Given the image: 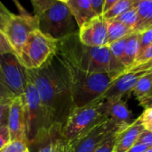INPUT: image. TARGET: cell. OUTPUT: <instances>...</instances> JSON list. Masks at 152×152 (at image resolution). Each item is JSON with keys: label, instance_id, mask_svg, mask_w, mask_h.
Masks as SVG:
<instances>
[{"label": "cell", "instance_id": "1", "mask_svg": "<svg viewBox=\"0 0 152 152\" xmlns=\"http://www.w3.org/2000/svg\"><path fill=\"white\" fill-rule=\"evenodd\" d=\"M28 79L36 87L51 123L63 125L74 108L67 70L54 55L40 68L27 69Z\"/></svg>", "mask_w": 152, "mask_h": 152}, {"label": "cell", "instance_id": "2", "mask_svg": "<svg viewBox=\"0 0 152 152\" xmlns=\"http://www.w3.org/2000/svg\"><path fill=\"white\" fill-rule=\"evenodd\" d=\"M56 52L64 60L86 73L120 75L126 70V67L113 56L109 46H85L80 42L78 33L58 40Z\"/></svg>", "mask_w": 152, "mask_h": 152}, {"label": "cell", "instance_id": "3", "mask_svg": "<svg viewBox=\"0 0 152 152\" xmlns=\"http://www.w3.org/2000/svg\"><path fill=\"white\" fill-rule=\"evenodd\" d=\"M56 54L67 70L74 108L84 107L101 99L108 90L110 84L119 76L115 73H92L84 72L64 60L57 52Z\"/></svg>", "mask_w": 152, "mask_h": 152}, {"label": "cell", "instance_id": "4", "mask_svg": "<svg viewBox=\"0 0 152 152\" xmlns=\"http://www.w3.org/2000/svg\"><path fill=\"white\" fill-rule=\"evenodd\" d=\"M106 119L102 98L86 106L74 108L61 127L62 139L72 142Z\"/></svg>", "mask_w": 152, "mask_h": 152}, {"label": "cell", "instance_id": "5", "mask_svg": "<svg viewBox=\"0 0 152 152\" xmlns=\"http://www.w3.org/2000/svg\"><path fill=\"white\" fill-rule=\"evenodd\" d=\"M36 16L38 21V30L55 40L78 33V24L65 3L56 0L52 6Z\"/></svg>", "mask_w": 152, "mask_h": 152}, {"label": "cell", "instance_id": "6", "mask_svg": "<svg viewBox=\"0 0 152 152\" xmlns=\"http://www.w3.org/2000/svg\"><path fill=\"white\" fill-rule=\"evenodd\" d=\"M57 43L58 40L36 30L28 36L18 58L26 69H38L54 55Z\"/></svg>", "mask_w": 152, "mask_h": 152}, {"label": "cell", "instance_id": "7", "mask_svg": "<svg viewBox=\"0 0 152 152\" xmlns=\"http://www.w3.org/2000/svg\"><path fill=\"white\" fill-rule=\"evenodd\" d=\"M21 97L25 106L27 140L28 142L32 141L39 132L50 127L53 124L41 102L35 85L28 81V79L25 91Z\"/></svg>", "mask_w": 152, "mask_h": 152}, {"label": "cell", "instance_id": "8", "mask_svg": "<svg viewBox=\"0 0 152 152\" xmlns=\"http://www.w3.org/2000/svg\"><path fill=\"white\" fill-rule=\"evenodd\" d=\"M127 126L129 125H119L108 118L74 142H68L69 145V152H94L110 137Z\"/></svg>", "mask_w": 152, "mask_h": 152}, {"label": "cell", "instance_id": "9", "mask_svg": "<svg viewBox=\"0 0 152 152\" xmlns=\"http://www.w3.org/2000/svg\"><path fill=\"white\" fill-rule=\"evenodd\" d=\"M0 73L7 89L16 97H21L28 83L27 69L14 53L0 54Z\"/></svg>", "mask_w": 152, "mask_h": 152}, {"label": "cell", "instance_id": "10", "mask_svg": "<svg viewBox=\"0 0 152 152\" xmlns=\"http://www.w3.org/2000/svg\"><path fill=\"white\" fill-rule=\"evenodd\" d=\"M107 20L102 15L95 16L79 28L78 39L87 47L107 46Z\"/></svg>", "mask_w": 152, "mask_h": 152}, {"label": "cell", "instance_id": "11", "mask_svg": "<svg viewBox=\"0 0 152 152\" xmlns=\"http://www.w3.org/2000/svg\"><path fill=\"white\" fill-rule=\"evenodd\" d=\"M7 126L10 133V142L25 141L28 142L25 106L22 97H16L10 103Z\"/></svg>", "mask_w": 152, "mask_h": 152}, {"label": "cell", "instance_id": "12", "mask_svg": "<svg viewBox=\"0 0 152 152\" xmlns=\"http://www.w3.org/2000/svg\"><path fill=\"white\" fill-rule=\"evenodd\" d=\"M61 125L54 124L39 132L28 142V152H55L58 143L62 140Z\"/></svg>", "mask_w": 152, "mask_h": 152}, {"label": "cell", "instance_id": "13", "mask_svg": "<svg viewBox=\"0 0 152 152\" xmlns=\"http://www.w3.org/2000/svg\"><path fill=\"white\" fill-rule=\"evenodd\" d=\"M103 109L108 118L119 125H130L136 120L133 118V115L127 107L126 98L103 99Z\"/></svg>", "mask_w": 152, "mask_h": 152}, {"label": "cell", "instance_id": "14", "mask_svg": "<svg viewBox=\"0 0 152 152\" xmlns=\"http://www.w3.org/2000/svg\"><path fill=\"white\" fill-rule=\"evenodd\" d=\"M145 130L142 124L138 118L125 128L120 131L116 136V143L113 152H126L132 146L136 143L139 135Z\"/></svg>", "mask_w": 152, "mask_h": 152}, {"label": "cell", "instance_id": "15", "mask_svg": "<svg viewBox=\"0 0 152 152\" xmlns=\"http://www.w3.org/2000/svg\"><path fill=\"white\" fill-rule=\"evenodd\" d=\"M66 4L72 13L79 28L97 16L92 8L90 0H68Z\"/></svg>", "mask_w": 152, "mask_h": 152}, {"label": "cell", "instance_id": "16", "mask_svg": "<svg viewBox=\"0 0 152 152\" xmlns=\"http://www.w3.org/2000/svg\"><path fill=\"white\" fill-rule=\"evenodd\" d=\"M134 7L139 18L134 30L141 32L152 28V0H135Z\"/></svg>", "mask_w": 152, "mask_h": 152}, {"label": "cell", "instance_id": "17", "mask_svg": "<svg viewBox=\"0 0 152 152\" xmlns=\"http://www.w3.org/2000/svg\"><path fill=\"white\" fill-rule=\"evenodd\" d=\"M107 26V46L134 32L133 28L125 25L115 19L108 20Z\"/></svg>", "mask_w": 152, "mask_h": 152}, {"label": "cell", "instance_id": "18", "mask_svg": "<svg viewBox=\"0 0 152 152\" xmlns=\"http://www.w3.org/2000/svg\"><path fill=\"white\" fill-rule=\"evenodd\" d=\"M139 39H140V33L136 32V31L130 34L127 38V40L126 43V47H125L127 69L130 68L134 64L136 57L138 56L139 41H140Z\"/></svg>", "mask_w": 152, "mask_h": 152}, {"label": "cell", "instance_id": "19", "mask_svg": "<svg viewBox=\"0 0 152 152\" xmlns=\"http://www.w3.org/2000/svg\"><path fill=\"white\" fill-rule=\"evenodd\" d=\"M152 90V73H149L142 76L134 88L133 89L131 94H133L138 101L144 98Z\"/></svg>", "mask_w": 152, "mask_h": 152}, {"label": "cell", "instance_id": "20", "mask_svg": "<svg viewBox=\"0 0 152 152\" xmlns=\"http://www.w3.org/2000/svg\"><path fill=\"white\" fill-rule=\"evenodd\" d=\"M135 0H120L112 5L108 11L102 13V16L105 20H111L115 19L117 16L120 15L121 13H125L126 11L131 9L134 5Z\"/></svg>", "mask_w": 152, "mask_h": 152}, {"label": "cell", "instance_id": "21", "mask_svg": "<svg viewBox=\"0 0 152 152\" xmlns=\"http://www.w3.org/2000/svg\"><path fill=\"white\" fill-rule=\"evenodd\" d=\"M128 36H126L121 39H118V40L109 45V47H110L111 53L113 54V56L120 63H122L126 67V69H127V64H126V54H125V47H126V43Z\"/></svg>", "mask_w": 152, "mask_h": 152}, {"label": "cell", "instance_id": "22", "mask_svg": "<svg viewBox=\"0 0 152 152\" xmlns=\"http://www.w3.org/2000/svg\"><path fill=\"white\" fill-rule=\"evenodd\" d=\"M115 20L124 23L125 25H127L133 29H134L135 25L137 24L138 22V13H137V11L134 7L126 11L125 13H121L120 15L117 16L115 18Z\"/></svg>", "mask_w": 152, "mask_h": 152}, {"label": "cell", "instance_id": "23", "mask_svg": "<svg viewBox=\"0 0 152 152\" xmlns=\"http://www.w3.org/2000/svg\"><path fill=\"white\" fill-rule=\"evenodd\" d=\"M139 33H140V39H139L140 41H139V51L137 56L142 55L152 44V28L147 29Z\"/></svg>", "mask_w": 152, "mask_h": 152}, {"label": "cell", "instance_id": "24", "mask_svg": "<svg viewBox=\"0 0 152 152\" xmlns=\"http://www.w3.org/2000/svg\"><path fill=\"white\" fill-rule=\"evenodd\" d=\"M0 152H28V142L25 141H13L5 145Z\"/></svg>", "mask_w": 152, "mask_h": 152}, {"label": "cell", "instance_id": "25", "mask_svg": "<svg viewBox=\"0 0 152 152\" xmlns=\"http://www.w3.org/2000/svg\"><path fill=\"white\" fill-rule=\"evenodd\" d=\"M35 15H39L50 6H52L56 0H30Z\"/></svg>", "mask_w": 152, "mask_h": 152}, {"label": "cell", "instance_id": "26", "mask_svg": "<svg viewBox=\"0 0 152 152\" xmlns=\"http://www.w3.org/2000/svg\"><path fill=\"white\" fill-rule=\"evenodd\" d=\"M15 97L5 86L0 73V103H11Z\"/></svg>", "mask_w": 152, "mask_h": 152}, {"label": "cell", "instance_id": "27", "mask_svg": "<svg viewBox=\"0 0 152 152\" xmlns=\"http://www.w3.org/2000/svg\"><path fill=\"white\" fill-rule=\"evenodd\" d=\"M139 121L142 124L145 130L152 132V108H145L143 113L138 117Z\"/></svg>", "mask_w": 152, "mask_h": 152}, {"label": "cell", "instance_id": "28", "mask_svg": "<svg viewBox=\"0 0 152 152\" xmlns=\"http://www.w3.org/2000/svg\"><path fill=\"white\" fill-rule=\"evenodd\" d=\"M137 144H143L146 145L149 149L152 148V132L144 130L138 137L136 141Z\"/></svg>", "mask_w": 152, "mask_h": 152}, {"label": "cell", "instance_id": "29", "mask_svg": "<svg viewBox=\"0 0 152 152\" xmlns=\"http://www.w3.org/2000/svg\"><path fill=\"white\" fill-rule=\"evenodd\" d=\"M10 142V133L7 125L0 126V151Z\"/></svg>", "mask_w": 152, "mask_h": 152}, {"label": "cell", "instance_id": "30", "mask_svg": "<svg viewBox=\"0 0 152 152\" xmlns=\"http://www.w3.org/2000/svg\"><path fill=\"white\" fill-rule=\"evenodd\" d=\"M117 134L110 137L108 141H106L102 145H101L94 152H113L114 147H115V143H116V136H117Z\"/></svg>", "mask_w": 152, "mask_h": 152}, {"label": "cell", "instance_id": "31", "mask_svg": "<svg viewBox=\"0 0 152 152\" xmlns=\"http://www.w3.org/2000/svg\"><path fill=\"white\" fill-rule=\"evenodd\" d=\"M10 103H0V126L7 125Z\"/></svg>", "mask_w": 152, "mask_h": 152}, {"label": "cell", "instance_id": "32", "mask_svg": "<svg viewBox=\"0 0 152 152\" xmlns=\"http://www.w3.org/2000/svg\"><path fill=\"white\" fill-rule=\"evenodd\" d=\"M5 53H14V52L12 47L10 46L9 42L7 41L2 30L0 29V54H5Z\"/></svg>", "mask_w": 152, "mask_h": 152}, {"label": "cell", "instance_id": "33", "mask_svg": "<svg viewBox=\"0 0 152 152\" xmlns=\"http://www.w3.org/2000/svg\"><path fill=\"white\" fill-rule=\"evenodd\" d=\"M152 59V44L142 54L140 55L139 56H137L134 65H137V64H141V63H144L148 60H151ZM132 65V66H133Z\"/></svg>", "mask_w": 152, "mask_h": 152}, {"label": "cell", "instance_id": "34", "mask_svg": "<svg viewBox=\"0 0 152 152\" xmlns=\"http://www.w3.org/2000/svg\"><path fill=\"white\" fill-rule=\"evenodd\" d=\"M90 3H91L92 8L94 10V12L95 13V14L97 16L102 15L105 0H90Z\"/></svg>", "mask_w": 152, "mask_h": 152}, {"label": "cell", "instance_id": "35", "mask_svg": "<svg viewBox=\"0 0 152 152\" xmlns=\"http://www.w3.org/2000/svg\"><path fill=\"white\" fill-rule=\"evenodd\" d=\"M140 105L144 108H152V90L141 100H139Z\"/></svg>", "mask_w": 152, "mask_h": 152}, {"label": "cell", "instance_id": "36", "mask_svg": "<svg viewBox=\"0 0 152 152\" xmlns=\"http://www.w3.org/2000/svg\"><path fill=\"white\" fill-rule=\"evenodd\" d=\"M55 152H69V145L68 142H66L63 139L60 141L58 143L57 149Z\"/></svg>", "mask_w": 152, "mask_h": 152}, {"label": "cell", "instance_id": "37", "mask_svg": "<svg viewBox=\"0 0 152 152\" xmlns=\"http://www.w3.org/2000/svg\"><path fill=\"white\" fill-rule=\"evenodd\" d=\"M149 148L146 145L143 144H137L135 143L134 146H132L126 152H144L146 151Z\"/></svg>", "mask_w": 152, "mask_h": 152}, {"label": "cell", "instance_id": "38", "mask_svg": "<svg viewBox=\"0 0 152 152\" xmlns=\"http://www.w3.org/2000/svg\"><path fill=\"white\" fill-rule=\"evenodd\" d=\"M13 3H14V4H15V6H16V8H17V10L20 12V14H22V15H28V14H29L28 12H27V10L21 5V4L20 3V1L19 0H12Z\"/></svg>", "mask_w": 152, "mask_h": 152}, {"label": "cell", "instance_id": "39", "mask_svg": "<svg viewBox=\"0 0 152 152\" xmlns=\"http://www.w3.org/2000/svg\"><path fill=\"white\" fill-rule=\"evenodd\" d=\"M118 1H120V0H105L104 6H103V13H105L106 11H108L112 5H114Z\"/></svg>", "mask_w": 152, "mask_h": 152}, {"label": "cell", "instance_id": "40", "mask_svg": "<svg viewBox=\"0 0 152 152\" xmlns=\"http://www.w3.org/2000/svg\"><path fill=\"white\" fill-rule=\"evenodd\" d=\"M57 1H59V2H61V3H67L68 2V0H57Z\"/></svg>", "mask_w": 152, "mask_h": 152}, {"label": "cell", "instance_id": "41", "mask_svg": "<svg viewBox=\"0 0 152 152\" xmlns=\"http://www.w3.org/2000/svg\"><path fill=\"white\" fill-rule=\"evenodd\" d=\"M144 152H152V148H151V149H148V150H147L146 151H144Z\"/></svg>", "mask_w": 152, "mask_h": 152}]
</instances>
